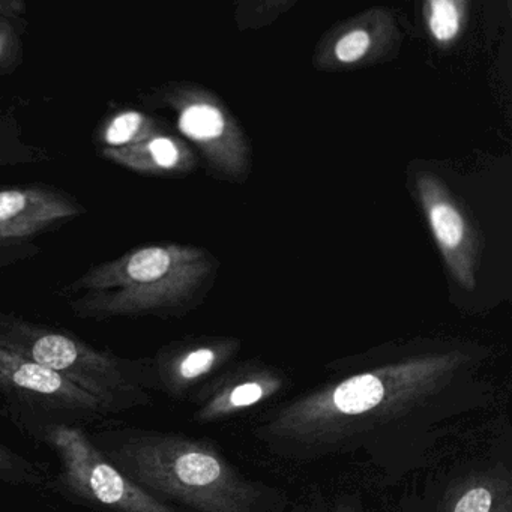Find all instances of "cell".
Masks as SVG:
<instances>
[{
	"label": "cell",
	"mask_w": 512,
	"mask_h": 512,
	"mask_svg": "<svg viewBox=\"0 0 512 512\" xmlns=\"http://www.w3.org/2000/svg\"><path fill=\"white\" fill-rule=\"evenodd\" d=\"M214 272V257L203 248L143 245L92 266L61 293L79 319L169 317L190 310Z\"/></svg>",
	"instance_id": "1"
},
{
	"label": "cell",
	"mask_w": 512,
	"mask_h": 512,
	"mask_svg": "<svg viewBox=\"0 0 512 512\" xmlns=\"http://www.w3.org/2000/svg\"><path fill=\"white\" fill-rule=\"evenodd\" d=\"M0 349L49 368L97 398L113 416L151 403V358L98 349L73 332L0 311Z\"/></svg>",
	"instance_id": "2"
},
{
	"label": "cell",
	"mask_w": 512,
	"mask_h": 512,
	"mask_svg": "<svg viewBox=\"0 0 512 512\" xmlns=\"http://www.w3.org/2000/svg\"><path fill=\"white\" fill-rule=\"evenodd\" d=\"M0 397L13 421L35 437L56 425L95 428L115 424L97 398L56 371L0 349Z\"/></svg>",
	"instance_id": "3"
},
{
	"label": "cell",
	"mask_w": 512,
	"mask_h": 512,
	"mask_svg": "<svg viewBox=\"0 0 512 512\" xmlns=\"http://www.w3.org/2000/svg\"><path fill=\"white\" fill-rule=\"evenodd\" d=\"M34 439L58 457L59 472L49 485L80 505L97 512H182L131 481L95 446L86 428L56 425Z\"/></svg>",
	"instance_id": "4"
},
{
	"label": "cell",
	"mask_w": 512,
	"mask_h": 512,
	"mask_svg": "<svg viewBox=\"0 0 512 512\" xmlns=\"http://www.w3.org/2000/svg\"><path fill=\"white\" fill-rule=\"evenodd\" d=\"M139 100L151 109L170 110L182 136L199 148L215 172L239 178L250 170L251 149L244 131L208 89L169 82L149 89Z\"/></svg>",
	"instance_id": "5"
},
{
	"label": "cell",
	"mask_w": 512,
	"mask_h": 512,
	"mask_svg": "<svg viewBox=\"0 0 512 512\" xmlns=\"http://www.w3.org/2000/svg\"><path fill=\"white\" fill-rule=\"evenodd\" d=\"M86 212L76 196L55 185L0 188V272L38 256V238Z\"/></svg>",
	"instance_id": "6"
},
{
	"label": "cell",
	"mask_w": 512,
	"mask_h": 512,
	"mask_svg": "<svg viewBox=\"0 0 512 512\" xmlns=\"http://www.w3.org/2000/svg\"><path fill=\"white\" fill-rule=\"evenodd\" d=\"M415 187L449 272L464 289H475L481 244L466 212L434 173H418Z\"/></svg>",
	"instance_id": "7"
},
{
	"label": "cell",
	"mask_w": 512,
	"mask_h": 512,
	"mask_svg": "<svg viewBox=\"0 0 512 512\" xmlns=\"http://www.w3.org/2000/svg\"><path fill=\"white\" fill-rule=\"evenodd\" d=\"M398 40L394 17L386 10L367 11L335 31L326 41L322 64L353 67L382 56Z\"/></svg>",
	"instance_id": "8"
},
{
	"label": "cell",
	"mask_w": 512,
	"mask_h": 512,
	"mask_svg": "<svg viewBox=\"0 0 512 512\" xmlns=\"http://www.w3.org/2000/svg\"><path fill=\"white\" fill-rule=\"evenodd\" d=\"M98 154L128 172L154 178H181L197 166L193 149L184 140L167 133L127 148L98 149Z\"/></svg>",
	"instance_id": "9"
},
{
	"label": "cell",
	"mask_w": 512,
	"mask_h": 512,
	"mask_svg": "<svg viewBox=\"0 0 512 512\" xmlns=\"http://www.w3.org/2000/svg\"><path fill=\"white\" fill-rule=\"evenodd\" d=\"M394 370L376 371V373L359 374L346 382L335 386L334 391L322 395L316 401L317 410L323 416H359L373 412L391 400L404 385L403 380L392 382ZM319 415V416H320Z\"/></svg>",
	"instance_id": "10"
},
{
	"label": "cell",
	"mask_w": 512,
	"mask_h": 512,
	"mask_svg": "<svg viewBox=\"0 0 512 512\" xmlns=\"http://www.w3.org/2000/svg\"><path fill=\"white\" fill-rule=\"evenodd\" d=\"M166 133L154 116L134 109H121L107 116L95 130L98 149H119L137 145L157 134Z\"/></svg>",
	"instance_id": "11"
},
{
	"label": "cell",
	"mask_w": 512,
	"mask_h": 512,
	"mask_svg": "<svg viewBox=\"0 0 512 512\" xmlns=\"http://www.w3.org/2000/svg\"><path fill=\"white\" fill-rule=\"evenodd\" d=\"M26 10L22 0H0V76L13 74L25 58Z\"/></svg>",
	"instance_id": "12"
},
{
	"label": "cell",
	"mask_w": 512,
	"mask_h": 512,
	"mask_svg": "<svg viewBox=\"0 0 512 512\" xmlns=\"http://www.w3.org/2000/svg\"><path fill=\"white\" fill-rule=\"evenodd\" d=\"M53 157L43 146L23 139L19 121L11 110L0 106V167L49 163Z\"/></svg>",
	"instance_id": "13"
},
{
	"label": "cell",
	"mask_w": 512,
	"mask_h": 512,
	"mask_svg": "<svg viewBox=\"0 0 512 512\" xmlns=\"http://www.w3.org/2000/svg\"><path fill=\"white\" fill-rule=\"evenodd\" d=\"M469 16V2L463 0H430L424 4V17L431 38L439 46L448 47L460 37Z\"/></svg>",
	"instance_id": "14"
},
{
	"label": "cell",
	"mask_w": 512,
	"mask_h": 512,
	"mask_svg": "<svg viewBox=\"0 0 512 512\" xmlns=\"http://www.w3.org/2000/svg\"><path fill=\"white\" fill-rule=\"evenodd\" d=\"M0 481L13 487L34 488V490H40L47 485L46 473L38 464L2 442H0Z\"/></svg>",
	"instance_id": "15"
},
{
	"label": "cell",
	"mask_w": 512,
	"mask_h": 512,
	"mask_svg": "<svg viewBox=\"0 0 512 512\" xmlns=\"http://www.w3.org/2000/svg\"><path fill=\"white\" fill-rule=\"evenodd\" d=\"M491 497L490 491L484 487H475L461 496L455 505L454 512H490Z\"/></svg>",
	"instance_id": "16"
},
{
	"label": "cell",
	"mask_w": 512,
	"mask_h": 512,
	"mask_svg": "<svg viewBox=\"0 0 512 512\" xmlns=\"http://www.w3.org/2000/svg\"><path fill=\"white\" fill-rule=\"evenodd\" d=\"M262 397L263 388L259 383H244L233 389L229 401L233 407H244L257 403Z\"/></svg>",
	"instance_id": "17"
}]
</instances>
